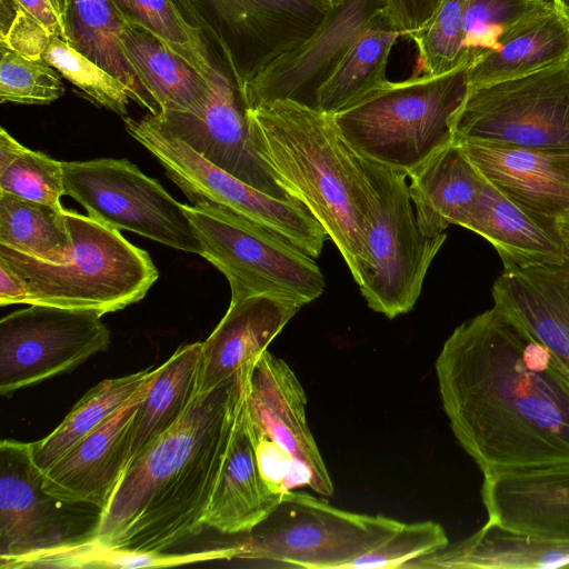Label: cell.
I'll list each match as a JSON object with an SVG mask.
<instances>
[{
  "label": "cell",
  "mask_w": 569,
  "mask_h": 569,
  "mask_svg": "<svg viewBox=\"0 0 569 569\" xmlns=\"http://www.w3.org/2000/svg\"><path fill=\"white\" fill-rule=\"evenodd\" d=\"M435 369L451 431L483 476L569 463V376L501 309L459 325Z\"/></svg>",
  "instance_id": "6da1fadb"
},
{
  "label": "cell",
  "mask_w": 569,
  "mask_h": 569,
  "mask_svg": "<svg viewBox=\"0 0 569 569\" xmlns=\"http://www.w3.org/2000/svg\"><path fill=\"white\" fill-rule=\"evenodd\" d=\"M254 359L209 392L197 393L182 418L128 463L97 541L162 552L202 531Z\"/></svg>",
  "instance_id": "7a4b0ae2"
},
{
  "label": "cell",
  "mask_w": 569,
  "mask_h": 569,
  "mask_svg": "<svg viewBox=\"0 0 569 569\" xmlns=\"http://www.w3.org/2000/svg\"><path fill=\"white\" fill-rule=\"evenodd\" d=\"M257 150L281 184L326 230L355 281L372 270L367 236L377 193L363 158L332 117L287 100L249 110Z\"/></svg>",
  "instance_id": "3957f363"
},
{
  "label": "cell",
  "mask_w": 569,
  "mask_h": 569,
  "mask_svg": "<svg viewBox=\"0 0 569 569\" xmlns=\"http://www.w3.org/2000/svg\"><path fill=\"white\" fill-rule=\"evenodd\" d=\"M469 67L388 81L332 114L361 157L409 174L453 141L452 120L469 91Z\"/></svg>",
  "instance_id": "277c9868"
},
{
  "label": "cell",
  "mask_w": 569,
  "mask_h": 569,
  "mask_svg": "<svg viewBox=\"0 0 569 569\" xmlns=\"http://www.w3.org/2000/svg\"><path fill=\"white\" fill-rule=\"evenodd\" d=\"M64 213L73 246L69 261L49 263L0 246V260L26 287L24 303L103 316L143 299L159 277L148 252L89 214Z\"/></svg>",
  "instance_id": "5b68a950"
},
{
  "label": "cell",
  "mask_w": 569,
  "mask_h": 569,
  "mask_svg": "<svg viewBox=\"0 0 569 569\" xmlns=\"http://www.w3.org/2000/svg\"><path fill=\"white\" fill-rule=\"evenodd\" d=\"M212 67L244 88L299 47L332 8L325 0H173Z\"/></svg>",
  "instance_id": "8992f818"
},
{
  "label": "cell",
  "mask_w": 569,
  "mask_h": 569,
  "mask_svg": "<svg viewBox=\"0 0 569 569\" xmlns=\"http://www.w3.org/2000/svg\"><path fill=\"white\" fill-rule=\"evenodd\" d=\"M183 207L201 244V256L230 284V302L271 293L305 306L325 291V277L315 258L286 237L217 204Z\"/></svg>",
  "instance_id": "52a82bcc"
},
{
  "label": "cell",
  "mask_w": 569,
  "mask_h": 569,
  "mask_svg": "<svg viewBox=\"0 0 569 569\" xmlns=\"http://www.w3.org/2000/svg\"><path fill=\"white\" fill-rule=\"evenodd\" d=\"M402 523L381 515L346 511L303 491L288 490L241 540L238 559L348 569Z\"/></svg>",
  "instance_id": "ba28073f"
},
{
  "label": "cell",
  "mask_w": 569,
  "mask_h": 569,
  "mask_svg": "<svg viewBox=\"0 0 569 569\" xmlns=\"http://www.w3.org/2000/svg\"><path fill=\"white\" fill-rule=\"evenodd\" d=\"M455 143L569 149V59L469 91L452 120Z\"/></svg>",
  "instance_id": "9c48e42d"
},
{
  "label": "cell",
  "mask_w": 569,
  "mask_h": 569,
  "mask_svg": "<svg viewBox=\"0 0 569 569\" xmlns=\"http://www.w3.org/2000/svg\"><path fill=\"white\" fill-rule=\"evenodd\" d=\"M126 131L163 167L166 174L196 203L234 211L289 239L312 258L328 234L299 200L268 196L211 163L166 129L153 116L123 118Z\"/></svg>",
  "instance_id": "30bf717a"
},
{
  "label": "cell",
  "mask_w": 569,
  "mask_h": 569,
  "mask_svg": "<svg viewBox=\"0 0 569 569\" xmlns=\"http://www.w3.org/2000/svg\"><path fill=\"white\" fill-rule=\"evenodd\" d=\"M363 161L377 201L367 236L372 270L359 289L370 309L393 319L415 307L447 234L421 231L406 174L366 158Z\"/></svg>",
  "instance_id": "8fae6325"
},
{
  "label": "cell",
  "mask_w": 569,
  "mask_h": 569,
  "mask_svg": "<svg viewBox=\"0 0 569 569\" xmlns=\"http://www.w3.org/2000/svg\"><path fill=\"white\" fill-rule=\"evenodd\" d=\"M103 510L61 500L43 488L32 443L0 442V568L28 556L97 538Z\"/></svg>",
  "instance_id": "7c38bea8"
},
{
  "label": "cell",
  "mask_w": 569,
  "mask_h": 569,
  "mask_svg": "<svg viewBox=\"0 0 569 569\" xmlns=\"http://www.w3.org/2000/svg\"><path fill=\"white\" fill-rule=\"evenodd\" d=\"M62 167L66 194L90 217L201 256V244L183 204L129 160L62 161Z\"/></svg>",
  "instance_id": "4fadbf2b"
},
{
  "label": "cell",
  "mask_w": 569,
  "mask_h": 569,
  "mask_svg": "<svg viewBox=\"0 0 569 569\" xmlns=\"http://www.w3.org/2000/svg\"><path fill=\"white\" fill-rule=\"evenodd\" d=\"M29 306L0 320V393L7 398L73 370L110 345L97 311Z\"/></svg>",
  "instance_id": "5bb4252c"
},
{
  "label": "cell",
  "mask_w": 569,
  "mask_h": 569,
  "mask_svg": "<svg viewBox=\"0 0 569 569\" xmlns=\"http://www.w3.org/2000/svg\"><path fill=\"white\" fill-rule=\"evenodd\" d=\"M383 0H340L299 47L274 60L244 86L250 109L287 100L318 110L320 89L339 67Z\"/></svg>",
  "instance_id": "9a60e30c"
},
{
  "label": "cell",
  "mask_w": 569,
  "mask_h": 569,
  "mask_svg": "<svg viewBox=\"0 0 569 569\" xmlns=\"http://www.w3.org/2000/svg\"><path fill=\"white\" fill-rule=\"evenodd\" d=\"M244 88L219 71L199 114L172 111L154 117L201 157L254 189L283 201L296 199L256 148Z\"/></svg>",
  "instance_id": "2e32d148"
},
{
  "label": "cell",
  "mask_w": 569,
  "mask_h": 569,
  "mask_svg": "<svg viewBox=\"0 0 569 569\" xmlns=\"http://www.w3.org/2000/svg\"><path fill=\"white\" fill-rule=\"evenodd\" d=\"M307 398L292 369L268 350L252 365L249 405L257 429L309 477V488L331 497L333 485L306 417Z\"/></svg>",
  "instance_id": "e0dca14e"
},
{
  "label": "cell",
  "mask_w": 569,
  "mask_h": 569,
  "mask_svg": "<svg viewBox=\"0 0 569 569\" xmlns=\"http://www.w3.org/2000/svg\"><path fill=\"white\" fill-rule=\"evenodd\" d=\"M156 373L157 368L122 407L43 472L47 492L106 510L129 462L133 416Z\"/></svg>",
  "instance_id": "ac0fdd59"
},
{
  "label": "cell",
  "mask_w": 569,
  "mask_h": 569,
  "mask_svg": "<svg viewBox=\"0 0 569 569\" xmlns=\"http://www.w3.org/2000/svg\"><path fill=\"white\" fill-rule=\"evenodd\" d=\"M481 499L493 525L569 539V463L486 475Z\"/></svg>",
  "instance_id": "d6986e66"
},
{
  "label": "cell",
  "mask_w": 569,
  "mask_h": 569,
  "mask_svg": "<svg viewBox=\"0 0 569 569\" xmlns=\"http://www.w3.org/2000/svg\"><path fill=\"white\" fill-rule=\"evenodd\" d=\"M250 373L204 516L206 527L226 535L249 533L281 497L267 486L259 470L249 405Z\"/></svg>",
  "instance_id": "ffe728a7"
},
{
  "label": "cell",
  "mask_w": 569,
  "mask_h": 569,
  "mask_svg": "<svg viewBox=\"0 0 569 569\" xmlns=\"http://www.w3.org/2000/svg\"><path fill=\"white\" fill-rule=\"evenodd\" d=\"M459 144L486 180L518 206L551 221L569 213V149Z\"/></svg>",
  "instance_id": "44dd1931"
},
{
  "label": "cell",
  "mask_w": 569,
  "mask_h": 569,
  "mask_svg": "<svg viewBox=\"0 0 569 569\" xmlns=\"http://www.w3.org/2000/svg\"><path fill=\"white\" fill-rule=\"evenodd\" d=\"M493 306L541 342L569 376V256L560 263L503 267Z\"/></svg>",
  "instance_id": "7402d4cb"
},
{
  "label": "cell",
  "mask_w": 569,
  "mask_h": 569,
  "mask_svg": "<svg viewBox=\"0 0 569 569\" xmlns=\"http://www.w3.org/2000/svg\"><path fill=\"white\" fill-rule=\"evenodd\" d=\"M301 307L295 299L271 293L230 302L202 342L198 393L209 392L266 351Z\"/></svg>",
  "instance_id": "603a6c76"
},
{
  "label": "cell",
  "mask_w": 569,
  "mask_h": 569,
  "mask_svg": "<svg viewBox=\"0 0 569 569\" xmlns=\"http://www.w3.org/2000/svg\"><path fill=\"white\" fill-rule=\"evenodd\" d=\"M465 228L488 240L503 267L556 264L569 256L555 221L518 206L487 180Z\"/></svg>",
  "instance_id": "cb8c5ba5"
},
{
  "label": "cell",
  "mask_w": 569,
  "mask_h": 569,
  "mask_svg": "<svg viewBox=\"0 0 569 569\" xmlns=\"http://www.w3.org/2000/svg\"><path fill=\"white\" fill-rule=\"evenodd\" d=\"M123 21L121 47L153 104L151 116L172 111L199 114L218 70L207 77L146 28Z\"/></svg>",
  "instance_id": "d4e9b609"
},
{
  "label": "cell",
  "mask_w": 569,
  "mask_h": 569,
  "mask_svg": "<svg viewBox=\"0 0 569 569\" xmlns=\"http://www.w3.org/2000/svg\"><path fill=\"white\" fill-rule=\"evenodd\" d=\"M409 179L416 218L427 236L440 234L450 224L465 228L486 183L462 146L455 142L412 171Z\"/></svg>",
  "instance_id": "484cf974"
},
{
  "label": "cell",
  "mask_w": 569,
  "mask_h": 569,
  "mask_svg": "<svg viewBox=\"0 0 569 569\" xmlns=\"http://www.w3.org/2000/svg\"><path fill=\"white\" fill-rule=\"evenodd\" d=\"M417 569L569 568V539H552L503 529L487 521L471 536L411 561Z\"/></svg>",
  "instance_id": "4316f807"
},
{
  "label": "cell",
  "mask_w": 569,
  "mask_h": 569,
  "mask_svg": "<svg viewBox=\"0 0 569 569\" xmlns=\"http://www.w3.org/2000/svg\"><path fill=\"white\" fill-rule=\"evenodd\" d=\"M569 59V22L552 6L469 67V87L527 76Z\"/></svg>",
  "instance_id": "83f0119b"
},
{
  "label": "cell",
  "mask_w": 569,
  "mask_h": 569,
  "mask_svg": "<svg viewBox=\"0 0 569 569\" xmlns=\"http://www.w3.org/2000/svg\"><path fill=\"white\" fill-rule=\"evenodd\" d=\"M201 356L202 342L183 345L157 368L131 422L129 462L186 413L198 393Z\"/></svg>",
  "instance_id": "f1b7e54d"
},
{
  "label": "cell",
  "mask_w": 569,
  "mask_h": 569,
  "mask_svg": "<svg viewBox=\"0 0 569 569\" xmlns=\"http://www.w3.org/2000/svg\"><path fill=\"white\" fill-rule=\"evenodd\" d=\"M67 42L122 81L129 98L153 114V104L127 60L120 37L123 19L111 0H68Z\"/></svg>",
  "instance_id": "f546056e"
},
{
  "label": "cell",
  "mask_w": 569,
  "mask_h": 569,
  "mask_svg": "<svg viewBox=\"0 0 569 569\" xmlns=\"http://www.w3.org/2000/svg\"><path fill=\"white\" fill-rule=\"evenodd\" d=\"M399 37L386 10L378 13L320 89L318 111L332 116L387 83L388 59Z\"/></svg>",
  "instance_id": "4dcf8cb0"
},
{
  "label": "cell",
  "mask_w": 569,
  "mask_h": 569,
  "mask_svg": "<svg viewBox=\"0 0 569 569\" xmlns=\"http://www.w3.org/2000/svg\"><path fill=\"white\" fill-rule=\"evenodd\" d=\"M0 246L49 263H64L72 239L62 207L0 192Z\"/></svg>",
  "instance_id": "1f68e13d"
},
{
  "label": "cell",
  "mask_w": 569,
  "mask_h": 569,
  "mask_svg": "<svg viewBox=\"0 0 569 569\" xmlns=\"http://www.w3.org/2000/svg\"><path fill=\"white\" fill-rule=\"evenodd\" d=\"M241 541L234 545L189 553H166L109 547L91 540L11 561L4 569L22 568H164L194 562L238 558Z\"/></svg>",
  "instance_id": "d6a6232c"
},
{
  "label": "cell",
  "mask_w": 569,
  "mask_h": 569,
  "mask_svg": "<svg viewBox=\"0 0 569 569\" xmlns=\"http://www.w3.org/2000/svg\"><path fill=\"white\" fill-rule=\"evenodd\" d=\"M154 368L106 379L92 387L47 437L31 442L36 466L44 472L77 442L98 428L153 373Z\"/></svg>",
  "instance_id": "836d02e7"
},
{
  "label": "cell",
  "mask_w": 569,
  "mask_h": 569,
  "mask_svg": "<svg viewBox=\"0 0 569 569\" xmlns=\"http://www.w3.org/2000/svg\"><path fill=\"white\" fill-rule=\"evenodd\" d=\"M0 192L62 207L63 167L49 156L26 148L0 129Z\"/></svg>",
  "instance_id": "e575fe53"
},
{
  "label": "cell",
  "mask_w": 569,
  "mask_h": 569,
  "mask_svg": "<svg viewBox=\"0 0 569 569\" xmlns=\"http://www.w3.org/2000/svg\"><path fill=\"white\" fill-rule=\"evenodd\" d=\"M553 6L550 0H468L465 16V46L472 64L497 50L523 23Z\"/></svg>",
  "instance_id": "d590c367"
},
{
  "label": "cell",
  "mask_w": 569,
  "mask_h": 569,
  "mask_svg": "<svg viewBox=\"0 0 569 569\" xmlns=\"http://www.w3.org/2000/svg\"><path fill=\"white\" fill-rule=\"evenodd\" d=\"M111 1L123 20L149 30L207 77L217 71L198 33L184 21L173 0Z\"/></svg>",
  "instance_id": "8d00e7d4"
},
{
  "label": "cell",
  "mask_w": 569,
  "mask_h": 569,
  "mask_svg": "<svg viewBox=\"0 0 569 569\" xmlns=\"http://www.w3.org/2000/svg\"><path fill=\"white\" fill-rule=\"evenodd\" d=\"M468 0H443L422 28L407 37L416 42L427 74L440 76L468 61L465 46L463 16Z\"/></svg>",
  "instance_id": "74e56055"
},
{
  "label": "cell",
  "mask_w": 569,
  "mask_h": 569,
  "mask_svg": "<svg viewBox=\"0 0 569 569\" xmlns=\"http://www.w3.org/2000/svg\"><path fill=\"white\" fill-rule=\"evenodd\" d=\"M42 59L91 102L127 117L128 87L68 42L53 37Z\"/></svg>",
  "instance_id": "f35d334b"
},
{
  "label": "cell",
  "mask_w": 569,
  "mask_h": 569,
  "mask_svg": "<svg viewBox=\"0 0 569 569\" xmlns=\"http://www.w3.org/2000/svg\"><path fill=\"white\" fill-rule=\"evenodd\" d=\"M0 102L48 104L64 93L61 74L43 59H30L0 43Z\"/></svg>",
  "instance_id": "ab89813d"
},
{
  "label": "cell",
  "mask_w": 569,
  "mask_h": 569,
  "mask_svg": "<svg viewBox=\"0 0 569 569\" xmlns=\"http://www.w3.org/2000/svg\"><path fill=\"white\" fill-rule=\"evenodd\" d=\"M449 545L442 526L427 520L402 523L371 551L351 562L355 568H406L419 558L436 553Z\"/></svg>",
  "instance_id": "60d3db41"
},
{
  "label": "cell",
  "mask_w": 569,
  "mask_h": 569,
  "mask_svg": "<svg viewBox=\"0 0 569 569\" xmlns=\"http://www.w3.org/2000/svg\"><path fill=\"white\" fill-rule=\"evenodd\" d=\"M52 38L43 24L19 6L8 28L0 31L1 44L30 59H42Z\"/></svg>",
  "instance_id": "b9f144b4"
},
{
  "label": "cell",
  "mask_w": 569,
  "mask_h": 569,
  "mask_svg": "<svg viewBox=\"0 0 569 569\" xmlns=\"http://www.w3.org/2000/svg\"><path fill=\"white\" fill-rule=\"evenodd\" d=\"M443 0H383L389 14L402 37L422 28Z\"/></svg>",
  "instance_id": "7bdbcfd3"
},
{
  "label": "cell",
  "mask_w": 569,
  "mask_h": 569,
  "mask_svg": "<svg viewBox=\"0 0 569 569\" xmlns=\"http://www.w3.org/2000/svg\"><path fill=\"white\" fill-rule=\"evenodd\" d=\"M26 12L36 18L52 37L67 42L68 0H14Z\"/></svg>",
  "instance_id": "ee69618b"
},
{
  "label": "cell",
  "mask_w": 569,
  "mask_h": 569,
  "mask_svg": "<svg viewBox=\"0 0 569 569\" xmlns=\"http://www.w3.org/2000/svg\"><path fill=\"white\" fill-rule=\"evenodd\" d=\"M27 290L22 280L0 260V306L24 303Z\"/></svg>",
  "instance_id": "f6af8a7d"
},
{
  "label": "cell",
  "mask_w": 569,
  "mask_h": 569,
  "mask_svg": "<svg viewBox=\"0 0 569 569\" xmlns=\"http://www.w3.org/2000/svg\"><path fill=\"white\" fill-rule=\"evenodd\" d=\"M557 230L569 251V213L558 218L556 221Z\"/></svg>",
  "instance_id": "bcb514c9"
},
{
  "label": "cell",
  "mask_w": 569,
  "mask_h": 569,
  "mask_svg": "<svg viewBox=\"0 0 569 569\" xmlns=\"http://www.w3.org/2000/svg\"><path fill=\"white\" fill-rule=\"evenodd\" d=\"M552 3L569 22V0H552Z\"/></svg>",
  "instance_id": "7dc6e473"
},
{
  "label": "cell",
  "mask_w": 569,
  "mask_h": 569,
  "mask_svg": "<svg viewBox=\"0 0 569 569\" xmlns=\"http://www.w3.org/2000/svg\"><path fill=\"white\" fill-rule=\"evenodd\" d=\"M325 1H328V2H330L332 4H335V3L339 2L340 0H325Z\"/></svg>",
  "instance_id": "c3c4849f"
}]
</instances>
